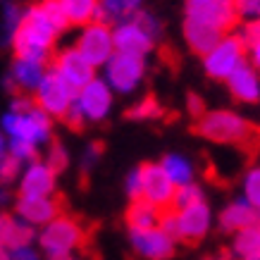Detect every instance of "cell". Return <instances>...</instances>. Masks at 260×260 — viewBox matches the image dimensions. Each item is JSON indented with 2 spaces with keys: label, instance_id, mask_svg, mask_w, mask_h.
Listing matches in <instances>:
<instances>
[{
  "label": "cell",
  "instance_id": "1",
  "mask_svg": "<svg viewBox=\"0 0 260 260\" xmlns=\"http://www.w3.org/2000/svg\"><path fill=\"white\" fill-rule=\"evenodd\" d=\"M64 29H70V24L60 5L55 0H39L22 10V19L10 39V46L15 50V57L50 62L55 43Z\"/></svg>",
  "mask_w": 260,
  "mask_h": 260
},
{
  "label": "cell",
  "instance_id": "2",
  "mask_svg": "<svg viewBox=\"0 0 260 260\" xmlns=\"http://www.w3.org/2000/svg\"><path fill=\"white\" fill-rule=\"evenodd\" d=\"M3 134L10 141H24L41 148L53 139V117L41 110L31 95L17 93L3 117Z\"/></svg>",
  "mask_w": 260,
  "mask_h": 260
},
{
  "label": "cell",
  "instance_id": "3",
  "mask_svg": "<svg viewBox=\"0 0 260 260\" xmlns=\"http://www.w3.org/2000/svg\"><path fill=\"white\" fill-rule=\"evenodd\" d=\"M196 132L222 146H251L260 139V129L232 110H205L196 119Z\"/></svg>",
  "mask_w": 260,
  "mask_h": 260
},
{
  "label": "cell",
  "instance_id": "4",
  "mask_svg": "<svg viewBox=\"0 0 260 260\" xmlns=\"http://www.w3.org/2000/svg\"><path fill=\"white\" fill-rule=\"evenodd\" d=\"M215 224V213L208 201H198V203L181 208V210H162L160 215V227L167 234L181 244H196L201 239L210 234V229Z\"/></svg>",
  "mask_w": 260,
  "mask_h": 260
},
{
  "label": "cell",
  "instance_id": "5",
  "mask_svg": "<svg viewBox=\"0 0 260 260\" xmlns=\"http://www.w3.org/2000/svg\"><path fill=\"white\" fill-rule=\"evenodd\" d=\"M36 244H39V251L46 258L64 255V253H77L81 246L86 244V227L77 217L60 213L57 217H53L48 224H43L36 232Z\"/></svg>",
  "mask_w": 260,
  "mask_h": 260
},
{
  "label": "cell",
  "instance_id": "6",
  "mask_svg": "<svg viewBox=\"0 0 260 260\" xmlns=\"http://www.w3.org/2000/svg\"><path fill=\"white\" fill-rule=\"evenodd\" d=\"M246 57H248V46L241 39V34H227L203 55V70L210 79L227 81L229 74L246 62Z\"/></svg>",
  "mask_w": 260,
  "mask_h": 260
},
{
  "label": "cell",
  "instance_id": "7",
  "mask_svg": "<svg viewBox=\"0 0 260 260\" xmlns=\"http://www.w3.org/2000/svg\"><path fill=\"white\" fill-rule=\"evenodd\" d=\"M105 70V84L112 88V93H134L141 86L146 77V62L143 57L124 55V53H112V57L103 64Z\"/></svg>",
  "mask_w": 260,
  "mask_h": 260
},
{
  "label": "cell",
  "instance_id": "8",
  "mask_svg": "<svg viewBox=\"0 0 260 260\" xmlns=\"http://www.w3.org/2000/svg\"><path fill=\"white\" fill-rule=\"evenodd\" d=\"M74 95H77L74 88L67 86L53 70H48L36 91L31 93V98L46 115H50L53 119H62L74 103Z\"/></svg>",
  "mask_w": 260,
  "mask_h": 260
},
{
  "label": "cell",
  "instance_id": "9",
  "mask_svg": "<svg viewBox=\"0 0 260 260\" xmlns=\"http://www.w3.org/2000/svg\"><path fill=\"white\" fill-rule=\"evenodd\" d=\"M74 48H77L93 67H103V64L112 57V53H115L112 26L108 22H103V19H95V22L81 26Z\"/></svg>",
  "mask_w": 260,
  "mask_h": 260
},
{
  "label": "cell",
  "instance_id": "10",
  "mask_svg": "<svg viewBox=\"0 0 260 260\" xmlns=\"http://www.w3.org/2000/svg\"><path fill=\"white\" fill-rule=\"evenodd\" d=\"M112 101H115V93L105 84V79L93 77L86 86H81L77 91L74 108L81 112V117H84L86 124H98L103 119H108V115L112 110Z\"/></svg>",
  "mask_w": 260,
  "mask_h": 260
},
{
  "label": "cell",
  "instance_id": "11",
  "mask_svg": "<svg viewBox=\"0 0 260 260\" xmlns=\"http://www.w3.org/2000/svg\"><path fill=\"white\" fill-rule=\"evenodd\" d=\"M48 70L55 72L57 77H60L67 86L74 88V91H79L81 86H86L88 81L95 77V67L88 62L74 46L55 50L53 57H50V62H48Z\"/></svg>",
  "mask_w": 260,
  "mask_h": 260
},
{
  "label": "cell",
  "instance_id": "12",
  "mask_svg": "<svg viewBox=\"0 0 260 260\" xmlns=\"http://www.w3.org/2000/svg\"><path fill=\"white\" fill-rule=\"evenodd\" d=\"M186 17L215 26L222 34H232L237 29L239 17L234 12L232 0H186Z\"/></svg>",
  "mask_w": 260,
  "mask_h": 260
},
{
  "label": "cell",
  "instance_id": "13",
  "mask_svg": "<svg viewBox=\"0 0 260 260\" xmlns=\"http://www.w3.org/2000/svg\"><path fill=\"white\" fill-rule=\"evenodd\" d=\"M129 244L141 260H170L177 251V241L160 224L148 229H129Z\"/></svg>",
  "mask_w": 260,
  "mask_h": 260
},
{
  "label": "cell",
  "instance_id": "14",
  "mask_svg": "<svg viewBox=\"0 0 260 260\" xmlns=\"http://www.w3.org/2000/svg\"><path fill=\"white\" fill-rule=\"evenodd\" d=\"M139 170H141V198H146L160 210H170L177 186L170 181L160 162H146L139 165Z\"/></svg>",
  "mask_w": 260,
  "mask_h": 260
},
{
  "label": "cell",
  "instance_id": "15",
  "mask_svg": "<svg viewBox=\"0 0 260 260\" xmlns=\"http://www.w3.org/2000/svg\"><path fill=\"white\" fill-rule=\"evenodd\" d=\"M17 181V196H55L57 174L46 165V160L36 158L29 165H24Z\"/></svg>",
  "mask_w": 260,
  "mask_h": 260
},
{
  "label": "cell",
  "instance_id": "16",
  "mask_svg": "<svg viewBox=\"0 0 260 260\" xmlns=\"http://www.w3.org/2000/svg\"><path fill=\"white\" fill-rule=\"evenodd\" d=\"M62 213L57 196H17L15 215L31 227H43Z\"/></svg>",
  "mask_w": 260,
  "mask_h": 260
},
{
  "label": "cell",
  "instance_id": "17",
  "mask_svg": "<svg viewBox=\"0 0 260 260\" xmlns=\"http://www.w3.org/2000/svg\"><path fill=\"white\" fill-rule=\"evenodd\" d=\"M48 72V62H41V60H31V57H15L12 64H10V74L5 84L12 93H24L31 95L36 91V86L41 84V79L46 77Z\"/></svg>",
  "mask_w": 260,
  "mask_h": 260
},
{
  "label": "cell",
  "instance_id": "18",
  "mask_svg": "<svg viewBox=\"0 0 260 260\" xmlns=\"http://www.w3.org/2000/svg\"><path fill=\"white\" fill-rule=\"evenodd\" d=\"M112 41H115V53H124V55L146 57L153 50L155 41L143 31L134 19H126L112 26Z\"/></svg>",
  "mask_w": 260,
  "mask_h": 260
},
{
  "label": "cell",
  "instance_id": "19",
  "mask_svg": "<svg viewBox=\"0 0 260 260\" xmlns=\"http://www.w3.org/2000/svg\"><path fill=\"white\" fill-rule=\"evenodd\" d=\"M227 88L232 98L239 103H258L260 101V72L251 62L239 64L227 77Z\"/></svg>",
  "mask_w": 260,
  "mask_h": 260
},
{
  "label": "cell",
  "instance_id": "20",
  "mask_svg": "<svg viewBox=\"0 0 260 260\" xmlns=\"http://www.w3.org/2000/svg\"><path fill=\"white\" fill-rule=\"evenodd\" d=\"M36 241V227L26 224L17 215L0 213V251H12Z\"/></svg>",
  "mask_w": 260,
  "mask_h": 260
},
{
  "label": "cell",
  "instance_id": "21",
  "mask_svg": "<svg viewBox=\"0 0 260 260\" xmlns=\"http://www.w3.org/2000/svg\"><path fill=\"white\" fill-rule=\"evenodd\" d=\"M258 222H260L258 213L253 210V205L244 196L232 198L220 210V215H217L220 229L222 232H229V234H234V232H239V229H244V227H251V224H258Z\"/></svg>",
  "mask_w": 260,
  "mask_h": 260
},
{
  "label": "cell",
  "instance_id": "22",
  "mask_svg": "<svg viewBox=\"0 0 260 260\" xmlns=\"http://www.w3.org/2000/svg\"><path fill=\"white\" fill-rule=\"evenodd\" d=\"M222 36H227V34L217 31L215 26H208V24H203V22H196V19L184 17V39H186V46H189L196 55L203 57Z\"/></svg>",
  "mask_w": 260,
  "mask_h": 260
},
{
  "label": "cell",
  "instance_id": "23",
  "mask_svg": "<svg viewBox=\"0 0 260 260\" xmlns=\"http://www.w3.org/2000/svg\"><path fill=\"white\" fill-rule=\"evenodd\" d=\"M70 26H86L101 15V0H55Z\"/></svg>",
  "mask_w": 260,
  "mask_h": 260
},
{
  "label": "cell",
  "instance_id": "24",
  "mask_svg": "<svg viewBox=\"0 0 260 260\" xmlns=\"http://www.w3.org/2000/svg\"><path fill=\"white\" fill-rule=\"evenodd\" d=\"M229 255L234 260H248L260 255V222L244 227L232 234V244H229Z\"/></svg>",
  "mask_w": 260,
  "mask_h": 260
},
{
  "label": "cell",
  "instance_id": "25",
  "mask_svg": "<svg viewBox=\"0 0 260 260\" xmlns=\"http://www.w3.org/2000/svg\"><path fill=\"white\" fill-rule=\"evenodd\" d=\"M160 167L165 170V174L174 186H186V184L196 181V165L191 162V158L181 155V153H167L160 160Z\"/></svg>",
  "mask_w": 260,
  "mask_h": 260
},
{
  "label": "cell",
  "instance_id": "26",
  "mask_svg": "<svg viewBox=\"0 0 260 260\" xmlns=\"http://www.w3.org/2000/svg\"><path fill=\"white\" fill-rule=\"evenodd\" d=\"M160 215H162V210L155 208L153 203H148L146 198H134L132 205L126 208L124 220L129 229H148V227H158Z\"/></svg>",
  "mask_w": 260,
  "mask_h": 260
},
{
  "label": "cell",
  "instance_id": "27",
  "mask_svg": "<svg viewBox=\"0 0 260 260\" xmlns=\"http://www.w3.org/2000/svg\"><path fill=\"white\" fill-rule=\"evenodd\" d=\"M143 0H101V15L98 19L108 22L110 26L119 22H126L141 10Z\"/></svg>",
  "mask_w": 260,
  "mask_h": 260
},
{
  "label": "cell",
  "instance_id": "28",
  "mask_svg": "<svg viewBox=\"0 0 260 260\" xmlns=\"http://www.w3.org/2000/svg\"><path fill=\"white\" fill-rule=\"evenodd\" d=\"M22 5L17 0H0V41L10 43L17 24L22 19Z\"/></svg>",
  "mask_w": 260,
  "mask_h": 260
},
{
  "label": "cell",
  "instance_id": "29",
  "mask_svg": "<svg viewBox=\"0 0 260 260\" xmlns=\"http://www.w3.org/2000/svg\"><path fill=\"white\" fill-rule=\"evenodd\" d=\"M241 196L253 205V210L260 217V165H253L244 172L241 179Z\"/></svg>",
  "mask_w": 260,
  "mask_h": 260
},
{
  "label": "cell",
  "instance_id": "30",
  "mask_svg": "<svg viewBox=\"0 0 260 260\" xmlns=\"http://www.w3.org/2000/svg\"><path fill=\"white\" fill-rule=\"evenodd\" d=\"M162 115V108L155 95H143L139 103H134L129 110H126V117L136 119V122H148V119H158Z\"/></svg>",
  "mask_w": 260,
  "mask_h": 260
},
{
  "label": "cell",
  "instance_id": "31",
  "mask_svg": "<svg viewBox=\"0 0 260 260\" xmlns=\"http://www.w3.org/2000/svg\"><path fill=\"white\" fill-rule=\"evenodd\" d=\"M198 201H205V191L198 186L196 181H193V184H186V186H177L174 198H172V208H170V210L189 208V205L198 203Z\"/></svg>",
  "mask_w": 260,
  "mask_h": 260
},
{
  "label": "cell",
  "instance_id": "32",
  "mask_svg": "<svg viewBox=\"0 0 260 260\" xmlns=\"http://www.w3.org/2000/svg\"><path fill=\"white\" fill-rule=\"evenodd\" d=\"M46 165L53 170L55 174L64 172L67 170V165H70V155H67V148H64L60 141H55V139H50V143H48L46 148Z\"/></svg>",
  "mask_w": 260,
  "mask_h": 260
},
{
  "label": "cell",
  "instance_id": "33",
  "mask_svg": "<svg viewBox=\"0 0 260 260\" xmlns=\"http://www.w3.org/2000/svg\"><path fill=\"white\" fill-rule=\"evenodd\" d=\"M22 170H24L22 162H19L15 155L5 153V155L0 158V186H10L12 181H17L19 174H22Z\"/></svg>",
  "mask_w": 260,
  "mask_h": 260
},
{
  "label": "cell",
  "instance_id": "34",
  "mask_svg": "<svg viewBox=\"0 0 260 260\" xmlns=\"http://www.w3.org/2000/svg\"><path fill=\"white\" fill-rule=\"evenodd\" d=\"M139 26H141L143 31L148 34L153 41H158L160 39V34H162V26H160V22H158V17L155 15H150V12H146V10H139L134 17H132Z\"/></svg>",
  "mask_w": 260,
  "mask_h": 260
},
{
  "label": "cell",
  "instance_id": "35",
  "mask_svg": "<svg viewBox=\"0 0 260 260\" xmlns=\"http://www.w3.org/2000/svg\"><path fill=\"white\" fill-rule=\"evenodd\" d=\"M232 3H234V12H237L239 22L260 19V0H232Z\"/></svg>",
  "mask_w": 260,
  "mask_h": 260
},
{
  "label": "cell",
  "instance_id": "36",
  "mask_svg": "<svg viewBox=\"0 0 260 260\" xmlns=\"http://www.w3.org/2000/svg\"><path fill=\"white\" fill-rule=\"evenodd\" d=\"M101 155H103V146H101V143H91V146H86L84 155H81V170H84V172H91V170L98 165Z\"/></svg>",
  "mask_w": 260,
  "mask_h": 260
},
{
  "label": "cell",
  "instance_id": "37",
  "mask_svg": "<svg viewBox=\"0 0 260 260\" xmlns=\"http://www.w3.org/2000/svg\"><path fill=\"white\" fill-rule=\"evenodd\" d=\"M124 191H126V196L132 198H141V170L139 167H134L132 172L126 174V179H124Z\"/></svg>",
  "mask_w": 260,
  "mask_h": 260
},
{
  "label": "cell",
  "instance_id": "38",
  "mask_svg": "<svg viewBox=\"0 0 260 260\" xmlns=\"http://www.w3.org/2000/svg\"><path fill=\"white\" fill-rule=\"evenodd\" d=\"M8 260H43L41 251H36L34 246H22V248H12V251H5Z\"/></svg>",
  "mask_w": 260,
  "mask_h": 260
},
{
  "label": "cell",
  "instance_id": "39",
  "mask_svg": "<svg viewBox=\"0 0 260 260\" xmlns=\"http://www.w3.org/2000/svg\"><path fill=\"white\" fill-rule=\"evenodd\" d=\"M241 39L246 41V46H251V43L260 41V19L244 22V26H241Z\"/></svg>",
  "mask_w": 260,
  "mask_h": 260
},
{
  "label": "cell",
  "instance_id": "40",
  "mask_svg": "<svg viewBox=\"0 0 260 260\" xmlns=\"http://www.w3.org/2000/svg\"><path fill=\"white\" fill-rule=\"evenodd\" d=\"M186 110L198 119L205 112V101L201 98V95H196V93H189V98H186Z\"/></svg>",
  "mask_w": 260,
  "mask_h": 260
},
{
  "label": "cell",
  "instance_id": "41",
  "mask_svg": "<svg viewBox=\"0 0 260 260\" xmlns=\"http://www.w3.org/2000/svg\"><path fill=\"white\" fill-rule=\"evenodd\" d=\"M248 57H251L253 67L260 72V41H255V43H251V46H248Z\"/></svg>",
  "mask_w": 260,
  "mask_h": 260
},
{
  "label": "cell",
  "instance_id": "42",
  "mask_svg": "<svg viewBox=\"0 0 260 260\" xmlns=\"http://www.w3.org/2000/svg\"><path fill=\"white\" fill-rule=\"evenodd\" d=\"M8 146H10V139L5 134H3V129H0V158L8 153Z\"/></svg>",
  "mask_w": 260,
  "mask_h": 260
},
{
  "label": "cell",
  "instance_id": "43",
  "mask_svg": "<svg viewBox=\"0 0 260 260\" xmlns=\"http://www.w3.org/2000/svg\"><path fill=\"white\" fill-rule=\"evenodd\" d=\"M46 260H81L77 253H64V255H53V258H46Z\"/></svg>",
  "mask_w": 260,
  "mask_h": 260
},
{
  "label": "cell",
  "instance_id": "44",
  "mask_svg": "<svg viewBox=\"0 0 260 260\" xmlns=\"http://www.w3.org/2000/svg\"><path fill=\"white\" fill-rule=\"evenodd\" d=\"M0 260H8V255H5V251H0Z\"/></svg>",
  "mask_w": 260,
  "mask_h": 260
},
{
  "label": "cell",
  "instance_id": "45",
  "mask_svg": "<svg viewBox=\"0 0 260 260\" xmlns=\"http://www.w3.org/2000/svg\"><path fill=\"white\" fill-rule=\"evenodd\" d=\"M248 260H260V255H255V258H248Z\"/></svg>",
  "mask_w": 260,
  "mask_h": 260
},
{
  "label": "cell",
  "instance_id": "46",
  "mask_svg": "<svg viewBox=\"0 0 260 260\" xmlns=\"http://www.w3.org/2000/svg\"><path fill=\"white\" fill-rule=\"evenodd\" d=\"M203 260H220V258H203Z\"/></svg>",
  "mask_w": 260,
  "mask_h": 260
}]
</instances>
